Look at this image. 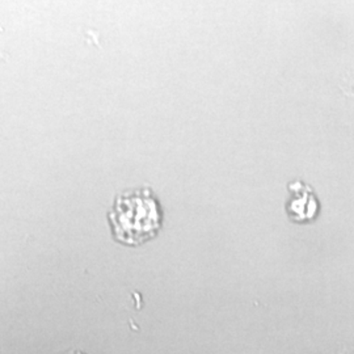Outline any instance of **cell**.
Listing matches in <instances>:
<instances>
[{
	"label": "cell",
	"mask_w": 354,
	"mask_h": 354,
	"mask_svg": "<svg viewBox=\"0 0 354 354\" xmlns=\"http://www.w3.org/2000/svg\"><path fill=\"white\" fill-rule=\"evenodd\" d=\"M289 198L286 201V214L295 223H307L317 218L320 205L313 188L302 180H294L288 185Z\"/></svg>",
	"instance_id": "obj_2"
},
{
	"label": "cell",
	"mask_w": 354,
	"mask_h": 354,
	"mask_svg": "<svg viewBox=\"0 0 354 354\" xmlns=\"http://www.w3.org/2000/svg\"><path fill=\"white\" fill-rule=\"evenodd\" d=\"M66 354H84L83 352H79V351H73V352H68V353Z\"/></svg>",
	"instance_id": "obj_4"
},
{
	"label": "cell",
	"mask_w": 354,
	"mask_h": 354,
	"mask_svg": "<svg viewBox=\"0 0 354 354\" xmlns=\"http://www.w3.org/2000/svg\"><path fill=\"white\" fill-rule=\"evenodd\" d=\"M336 354H354V342L348 344V345H345L342 351L337 352Z\"/></svg>",
	"instance_id": "obj_3"
},
{
	"label": "cell",
	"mask_w": 354,
	"mask_h": 354,
	"mask_svg": "<svg viewBox=\"0 0 354 354\" xmlns=\"http://www.w3.org/2000/svg\"><path fill=\"white\" fill-rule=\"evenodd\" d=\"M108 218L115 241L137 247L158 235L163 225V209L150 188H138L120 193Z\"/></svg>",
	"instance_id": "obj_1"
}]
</instances>
